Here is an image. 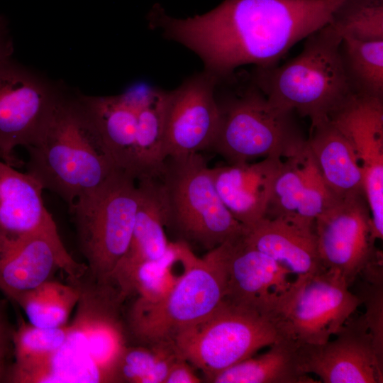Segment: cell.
Listing matches in <instances>:
<instances>
[{"label": "cell", "instance_id": "28", "mask_svg": "<svg viewBox=\"0 0 383 383\" xmlns=\"http://www.w3.org/2000/svg\"><path fill=\"white\" fill-rule=\"evenodd\" d=\"M343 65L355 94L383 98V40L342 38Z\"/></svg>", "mask_w": 383, "mask_h": 383}, {"label": "cell", "instance_id": "18", "mask_svg": "<svg viewBox=\"0 0 383 383\" xmlns=\"http://www.w3.org/2000/svg\"><path fill=\"white\" fill-rule=\"evenodd\" d=\"M242 240L296 277L325 269L318 252L314 224L288 217H263L244 226Z\"/></svg>", "mask_w": 383, "mask_h": 383}, {"label": "cell", "instance_id": "25", "mask_svg": "<svg viewBox=\"0 0 383 383\" xmlns=\"http://www.w3.org/2000/svg\"><path fill=\"white\" fill-rule=\"evenodd\" d=\"M167 91L153 87L137 110L135 145V177L157 178L163 169L165 104Z\"/></svg>", "mask_w": 383, "mask_h": 383}, {"label": "cell", "instance_id": "8", "mask_svg": "<svg viewBox=\"0 0 383 383\" xmlns=\"http://www.w3.org/2000/svg\"><path fill=\"white\" fill-rule=\"evenodd\" d=\"M281 338L272 315L223 298L206 319L179 335L174 345L207 382Z\"/></svg>", "mask_w": 383, "mask_h": 383}, {"label": "cell", "instance_id": "5", "mask_svg": "<svg viewBox=\"0 0 383 383\" xmlns=\"http://www.w3.org/2000/svg\"><path fill=\"white\" fill-rule=\"evenodd\" d=\"M233 239L198 257L161 300L146 303L135 299L123 321L126 335L138 345H174L179 335L210 316L226 293Z\"/></svg>", "mask_w": 383, "mask_h": 383}, {"label": "cell", "instance_id": "9", "mask_svg": "<svg viewBox=\"0 0 383 383\" xmlns=\"http://www.w3.org/2000/svg\"><path fill=\"white\" fill-rule=\"evenodd\" d=\"M349 288L338 274L326 269L296 277L274 312L281 336L298 345L329 340L362 304Z\"/></svg>", "mask_w": 383, "mask_h": 383}, {"label": "cell", "instance_id": "1", "mask_svg": "<svg viewBox=\"0 0 383 383\" xmlns=\"http://www.w3.org/2000/svg\"><path fill=\"white\" fill-rule=\"evenodd\" d=\"M344 0H224L185 18L155 4L149 26L194 52L217 78L241 66L267 67L299 41L328 24Z\"/></svg>", "mask_w": 383, "mask_h": 383}, {"label": "cell", "instance_id": "37", "mask_svg": "<svg viewBox=\"0 0 383 383\" xmlns=\"http://www.w3.org/2000/svg\"><path fill=\"white\" fill-rule=\"evenodd\" d=\"M0 159H1V155H0Z\"/></svg>", "mask_w": 383, "mask_h": 383}, {"label": "cell", "instance_id": "10", "mask_svg": "<svg viewBox=\"0 0 383 383\" xmlns=\"http://www.w3.org/2000/svg\"><path fill=\"white\" fill-rule=\"evenodd\" d=\"M314 229L322 266L338 274L349 287L382 260L365 194L335 198L315 220Z\"/></svg>", "mask_w": 383, "mask_h": 383}, {"label": "cell", "instance_id": "14", "mask_svg": "<svg viewBox=\"0 0 383 383\" xmlns=\"http://www.w3.org/2000/svg\"><path fill=\"white\" fill-rule=\"evenodd\" d=\"M87 269L85 263L65 257L43 238L0 228V292L10 301L52 279L59 270L74 279Z\"/></svg>", "mask_w": 383, "mask_h": 383}, {"label": "cell", "instance_id": "32", "mask_svg": "<svg viewBox=\"0 0 383 383\" xmlns=\"http://www.w3.org/2000/svg\"><path fill=\"white\" fill-rule=\"evenodd\" d=\"M363 282L356 294L365 306L364 316L372 336L377 354L383 362V267L379 260L365 270ZM359 277V278H360Z\"/></svg>", "mask_w": 383, "mask_h": 383}, {"label": "cell", "instance_id": "22", "mask_svg": "<svg viewBox=\"0 0 383 383\" xmlns=\"http://www.w3.org/2000/svg\"><path fill=\"white\" fill-rule=\"evenodd\" d=\"M79 96L116 168L135 177L137 111L120 94Z\"/></svg>", "mask_w": 383, "mask_h": 383}, {"label": "cell", "instance_id": "30", "mask_svg": "<svg viewBox=\"0 0 383 383\" xmlns=\"http://www.w3.org/2000/svg\"><path fill=\"white\" fill-rule=\"evenodd\" d=\"M70 331V324L43 328L26 322L19 316L13 334V365H23L52 355L65 344Z\"/></svg>", "mask_w": 383, "mask_h": 383}, {"label": "cell", "instance_id": "31", "mask_svg": "<svg viewBox=\"0 0 383 383\" xmlns=\"http://www.w3.org/2000/svg\"><path fill=\"white\" fill-rule=\"evenodd\" d=\"M172 344L128 345L119 352L112 368L113 383H144L157 362Z\"/></svg>", "mask_w": 383, "mask_h": 383}, {"label": "cell", "instance_id": "33", "mask_svg": "<svg viewBox=\"0 0 383 383\" xmlns=\"http://www.w3.org/2000/svg\"><path fill=\"white\" fill-rule=\"evenodd\" d=\"M6 306V302L0 300V383H6L14 362L13 340L16 327L10 320Z\"/></svg>", "mask_w": 383, "mask_h": 383}, {"label": "cell", "instance_id": "29", "mask_svg": "<svg viewBox=\"0 0 383 383\" xmlns=\"http://www.w3.org/2000/svg\"><path fill=\"white\" fill-rule=\"evenodd\" d=\"M330 24L342 38L383 40V4L372 0H344Z\"/></svg>", "mask_w": 383, "mask_h": 383}, {"label": "cell", "instance_id": "7", "mask_svg": "<svg viewBox=\"0 0 383 383\" xmlns=\"http://www.w3.org/2000/svg\"><path fill=\"white\" fill-rule=\"evenodd\" d=\"M140 199L135 177L116 169L101 184L79 196L69 206L78 245L87 261L85 274L93 282L107 284L126 252Z\"/></svg>", "mask_w": 383, "mask_h": 383}, {"label": "cell", "instance_id": "11", "mask_svg": "<svg viewBox=\"0 0 383 383\" xmlns=\"http://www.w3.org/2000/svg\"><path fill=\"white\" fill-rule=\"evenodd\" d=\"M62 95L11 59L0 62L1 160L14 167L22 164L15 148H26L38 140Z\"/></svg>", "mask_w": 383, "mask_h": 383}, {"label": "cell", "instance_id": "17", "mask_svg": "<svg viewBox=\"0 0 383 383\" xmlns=\"http://www.w3.org/2000/svg\"><path fill=\"white\" fill-rule=\"evenodd\" d=\"M335 198L324 184L305 142L294 155L283 160L265 217H288L314 224Z\"/></svg>", "mask_w": 383, "mask_h": 383}, {"label": "cell", "instance_id": "20", "mask_svg": "<svg viewBox=\"0 0 383 383\" xmlns=\"http://www.w3.org/2000/svg\"><path fill=\"white\" fill-rule=\"evenodd\" d=\"M283 159L268 156L262 160L211 168L213 182L223 203L243 226L265 216L274 180Z\"/></svg>", "mask_w": 383, "mask_h": 383}, {"label": "cell", "instance_id": "36", "mask_svg": "<svg viewBox=\"0 0 383 383\" xmlns=\"http://www.w3.org/2000/svg\"><path fill=\"white\" fill-rule=\"evenodd\" d=\"M376 1L383 3V0H376Z\"/></svg>", "mask_w": 383, "mask_h": 383}, {"label": "cell", "instance_id": "27", "mask_svg": "<svg viewBox=\"0 0 383 383\" xmlns=\"http://www.w3.org/2000/svg\"><path fill=\"white\" fill-rule=\"evenodd\" d=\"M79 299V291L74 284L50 279L18 294L11 301L23 311L30 323L57 328L67 324Z\"/></svg>", "mask_w": 383, "mask_h": 383}, {"label": "cell", "instance_id": "15", "mask_svg": "<svg viewBox=\"0 0 383 383\" xmlns=\"http://www.w3.org/2000/svg\"><path fill=\"white\" fill-rule=\"evenodd\" d=\"M242 235L231 243L224 298L274 316L282 295L292 282L287 279L291 273L268 255L245 244Z\"/></svg>", "mask_w": 383, "mask_h": 383}, {"label": "cell", "instance_id": "26", "mask_svg": "<svg viewBox=\"0 0 383 383\" xmlns=\"http://www.w3.org/2000/svg\"><path fill=\"white\" fill-rule=\"evenodd\" d=\"M198 257L187 243L170 242L160 258L140 265L134 272L130 284V297L155 303L164 298L174 287Z\"/></svg>", "mask_w": 383, "mask_h": 383}, {"label": "cell", "instance_id": "4", "mask_svg": "<svg viewBox=\"0 0 383 383\" xmlns=\"http://www.w3.org/2000/svg\"><path fill=\"white\" fill-rule=\"evenodd\" d=\"M220 125L211 148L229 164L256 157L294 155L305 144L292 112L271 103L249 74L217 78Z\"/></svg>", "mask_w": 383, "mask_h": 383}, {"label": "cell", "instance_id": "19", "mask_svg": "<svg viewBox=\"0 0 383 383\" xmlns=\"http://www.w3.org/2000/svg\"><path fill=\"white\" fill-rule=\"evenodd\" d=\"M141 199L129 245L111 272L107 284L122 302L130 298V284L135 270L144 262L162 257L169 248L157 179L137 180Z\"/></svg>", "mask_w": 383, "mask_h": 383}, {"label": "cell", "instance_id": "12", "mask_svg": "<svg viewBox=\"0 0 383 383\" xmlns=\"http://www.w3.org/2000/svg\"><path fill=\"white\" fill-rule=\"evenodd\" d=\"M217 77L203 70L167 91L163 148L167 157L211 148L220 125Z\"/></svg>", "mask_w": 383, "mask_h": 383}, {"label": "cell", "instance_id": "16", "mask_svg": "<svg viewBox=\"0 0 383 383\" xmlns=\"http://www.w3.org/2000/svg\"><path fill=\"white\" fill-rule=\"evenodd\" d=\"M41 184L28 173L0 159V228L36 235L50 242L65 257L73 258L65 247L56 223L46 208Z\"/></svg>", "mask_w": 383, "mask_h": 383}, {"label": "cell", "instance_id": "23", "mask_svg": "<svg viewBox=\"0 0 383 383\" xmlns=\"http://www.w3.org/2000/svg\"><path fill=\"white\" fill-rule=\"evenodd\" d=\"M329 119L352 141L363 170L383 167V98L355 94Z\"/></svg>", "mask_w": 383, "mask_h": 383}, {"label": "cell", "instance_id": "3", "mask_svg": "<svg viewBox=\"0 0 383 383\" xmlns=\"http://www.w3.org/2000/svg\"><path fill=\"white\" fill-rule=\"evenodd\" d=\"M306 39L296 57L282 65L254 67L249 74L271 103L313 124L329 118L355 93L342 62V37L330 23Z\"/></svg>", "mask_w": 383, "mask_h": 383}, {"label": "cell", "instance_id": "2", "mask_svg": "<svg viewBox=\"0 0 383 383\" xmlns=\"http://www.w3.org/2000/svg\"><path fill=\"white\" fill-rule=\"evenodd\" d=\"M26 149V172L69 206L118 169L79 94H63L40 138Z\"/></svg>", "mask_w": 383, "mask_h": 383}, {"label": "cell", "instance_id": "24", "mask_svg": "<svg viewBox=\"0 0 383 383\" xmlns=\"http://www.w3.org/2000/svg\"><path fill=\"white\" fill-rule=\"evenodd\" d=\"M298 345L281 338L258 355H252L211 377L212 383H313L300 371L297 362Z\"/></svg>", "mask_w": 383, "mask_h": 383}, {"label": "cell", "instance_id": "21", "mask_svg": "<svg viewBox=\"0 0 383 383\" xmlns=\"http://www.w3.org/2000/svg\"><path fill=\"white\" fill-rule=\"evenodd\" d=\"M306 142L324 184L334 197L365 194L358 152L333 121L326 118L311 124Z\"/></svg>", "mask_w": 383, "mask_h": 383}, {"label": "cell", "instance_id": "35", "mask_svg": "<svg viewBox=\"0 0 383 383\" xmlns=\"http://www.w3.org/2000/svg\"><path fill=\"white\" fill-rule=\"evenodd\" d=\"M13 45L9 35L6 25L0 17V62L11 59Z\"/></svg>", "mask_w": 383, "mask_h": 383}, {"label": "cell", "instance_id": "6", "mask_svg": "<svg viewBox=\"0 0 383 383\" xmlns=\"http://www.w3.org/2000/svg\"><path fill=\"white\" fill-rule=\"evenodd\" d=\"M157 179L165 228L176 240L209 251L243 234L244 226L223 203L199 152L167 157Z\"/></svg>", "mask_w": 383, "mask_h": 383}, {"label": "cell", "instance_id": "34", "mask_svg": "<svg viewBox=\"0 0 383 383\" xmlns=\"http://www.w3.org/2000/svg\"><path fill=\"white\" fill-rule=\"evenodd\" d=\"M192 366L183 357L178 358L171 366L164 383H200Z\"/></svg>", "mask_w": 383, "mask_h": 383}, {"label": "cell", "instance_id": "13", "mask_svg": "<svg viewBox=\"0 0 383 383\" xmlns=\"http://www.w3.org/2000/svg\"><path fill=\"white\" fill-rule=\"evenodd\" d=\"M333 340L303 344L297 348L301 372L324 383H382L379 360L363 315L350 317Z\"/></svg>", "mask_w": 383, "mask_h": 383}]
</instances>
